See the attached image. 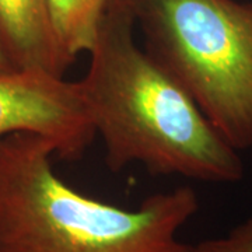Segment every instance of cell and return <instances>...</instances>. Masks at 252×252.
Listing matches in <instances>:
<instances>
[{
  "label": "cell",
  "instance_id": "6da1fadb",
  "mask_svg": "<svg viewBox=\"0 0 252 252\" xmlns=\"http://www.w3.org/2000/svg\"><path fill=\"white\" fill-rule=\"evenodd\" d=\"M135 20L124 0H111L79 80L105 146V164L132 162L152 175L231 184L243 180L238 150L225 142L188 93L136 44Z\"/></svg>",
  "mask_w": 252,
  "mask_h": 252
},
{
  "label": "cell",
  "instance_id": "ba28073f",
  "mask_svg": "<svg viewBox=\"0 0 252 252\" xmlns=\"http://www.w3.org/2000/svg\"><path fill=\"white\" fill-rule=\"evenodd\" d=\"M10 70H16V67L13 66V63L10 62L9 56L6 54L4 46H3L1 39H0V73L10 72Z\"/></svg>",
  "mask_w": 252,
  "mask_h": 252
},
{
  "label": "cell",
  "instance_id": "7a4b0ae2",
  "mask_svg": "<svg viewBox=\"0 0 252 252\" xmlns=\"http://www.w3.org/2000/svg\"><path fill=\"white\" fill-rule=\"evenodd\" d=\"M54 156L42 136L0 139V252H195L178 238L199 210L195 189L153 193L126 210L70 188Z\"/></svg>",
  "mask_w": 252,
  "mask_h": 252
},
{
  "label": "cell",
  "instance_id": "8992f818",
  "mask_svg": "<svg viewBox=\"0 0 252 252\" xmlns=\"http://www.w3.org/2000/svg\"><path fill=\"white\" fill-rule=\"evenodd\" d=\"M111 0H49L55 34L63 52L76 61L90 52Z\"/></svg>",
  "mask_w": 252,
  "mask_h": 252
},
{
  "label": "cell",
  "instance_id": "5b68a950",
  "mask_svg": "<svg viewBox=\"0 0 252 252\" xmlns=\"http://www.w3.org/2000/svg\"><path fill=\"white\" fill-rule=\"evenodd\" d=\"M0 39L16 69L63 77L74 62L58 42L49 0H0Z\"/></svg>",
  "mask_w": 252,
  "mask_h": 252
},
{
  "label": "cell",
  "instance_id": "277c9868",
  "mask_svg": "<svg viewBox=\"0 0 252 252\" xmlns=\"http://www.w3.org/2000/svg\"><path fill=\"white\" fill-rule=\"evenodd\" d=\"M13 133L45 137L66 161L80 160L97 136L79 81L32 69L0 73V139Z\"/></svg>",
  "mask_w": 252,
  "mask_h": 252
},
{
  "label": "cell",
  "instance_id": "52a82bcc",
  "mask_svg": "<svg viewBox=\"0 0 252 252\" xmlns=\"http://www.w3.org/2000/svg\"><path fill=\"white\" fill-rule=\"evenodd\" d=\"M195 252H252V219L234 227L220 238H210L195 245Z\"/></svg>",
  "mask_w": 252,
  "mask_h": 252
},
{
  "label": "cell",
  "instance_id": "3957f363",
  "mask_svg": "<svg viewBox=\"0 0 252 252\" xmlns=\"http://www.w3.org/2000/svg\"><path fill=\"white\" fill-rule=\"evenodd\" d=\"M144 49L235 150L252 147V1L124 0Z\"/></svg>",
  "mask_w": 252,
  "mask_h": 252
}]
</instances>
